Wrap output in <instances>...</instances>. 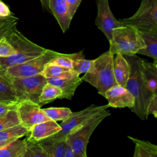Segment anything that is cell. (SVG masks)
Instances as JSON below:
<instances>
[{"mask_svg": "<svg viewBox=\"0 0 157 157\" xmlns=\"http://www.w3.org/2000/svg\"><path fill=\"white\" fill-rule=\"evenodd\" d=\"M63 157H78V156L74 151L71 147L66 142Z\"/></svg>", "mask_w": 157, "mask_h": 157, "instance_id": "cell-36", "label": "cell"}, {"mask_svg": "<svg viewBox=\"0 0 157 157\" xmlns=\"http://www.w3.org/2000/svg\"><path fill=\"white\" fill-rule=\"evenodd\" d=\"M113 56L109 50L103 53L93 59L90 71L81 77L82 81L93 86L103 96L108 89L117 85L113 74Z\"/></svg>", "mask_w": 157, "mask_h": 157, "instance_id": "cell-2", "label": "cell"}, {"mask_svg": "<svg viewBox=\"0 0 157 157\" xmlns=\"http://www.w3.org/2000/svg\"><path fill=\"white\" fill-rule=\"evenodd\" d=\"M69 15L71 19L74 17L82 0H65Z\"/></svg>", "mask_w": 157, "mask_h": 157, "instance_id": "cell-33", "label": "cell"}, {"mask_svg": "<svg viewBox=\"0 0 157 157\" xmlns=\"http://www.w3.org/2000/svg\"><path fill=\"white\" fill-rule=\"evenodd\" d=\"M79 75L72 69H69L59 76L47 78V82L61 89V95L59 99L70 100L74 96L76 89L82 82Z\"/></svg>", "mask_w": 157, "mask_h": 157, "instance_id": "cell-12", "label": "cell"}, {"mask_svg": "<svg viewBox=\"0 0 157 157\" xmlns=\"http://www.w3.org/2000/svg\"><path fill=\"white\" fill-rule=\"evenodd\" d=\"M18 124L20 123L16 109H12L6 115L0 117V131Z\"/></svg>", "mask_w": 157, "mask_h": 157, "instance_id": "cell-26", "label": "cell"}, {"mask_svg": "<svg viewBox=\"0 0 157 157\" xmlns=\"http://www.w3.org/2000/svg\"><path fill=\"white\" fill-rule=\"evenodd\" d=\"M120 21L123 26L139 31L157 28V0H141L139 9L132 16Z\"/></svg>", "mask_w": 157, "mask_h": 157, "instance_id": "cell-6", "label": "cell"}, {"mask_svg": "<svg viewBox=\"0 0 157 157\" xmlns=\"http://www.w3.org/2000/svg\"><path fill=\"white\" fill-rule=\"evenodd\" d=\"M0 98L4 101L18 102L12 78L2 69H0Z\"/></svg>", "mask_w": 157, "mask_h": 157, "instance_id": "cell-19", "label": "cell"}, {"mask_svg": "<svg viewBox=\"0 0 157 157\" xmlns=\"http://www.w3.org/2000/svg\"><path fill=\"white\" fill-rule=\"evenodd\" d=\"M69 69H67L56 64H52L48 63L45 66L41 74L44 75L46 78L55 77L61 75L64 72Z\"/></svg>", "mask_w": 157, "mask_h": 157, "instance_id": "cell-30", "label": "cell"}, {"mask_svg": "<svg viewBox=\"0 0 157 157\" xmlns=\"http://www.w3.org/2000/svg\"><path fill=\"white\" fill-rule=\"evenodd\" d=\"M130 66V74L125 88L134 98V105L131 109L141 120H147V109L151 94L147 89L141 74V58L136 54L123 55Z\"/></svg>", "mask_w": 157, "mask_h": 157, "instance_id": "cell-1", "label": "cell"}, {"mask_svg": "<svg viewBox=\"0 0 157 157\" xmlns=\"http://www.w3.org/2000/svg\"><path fill=\"white\" fill-rule=\"evenodd\" d=\"M29 129L18 124L2 131H0V145L4 146L12 141L26 136Z\"/></svg>", "mask_w": 157, "mask_h": 157, "instance_id": "cell-23", "label": "cell"}, {"mask_svg": "<svg viewBox=\"0 0 157 157\" xmlns=\"http://www.w3.org/2000/svg\"><path fill=\"white\" fill-rule=\"evenodd\" d=\"M128 137L135 144L134 157H156L157 146L151 142L137 138Z\"/></svg>", "mask_w": 157, "mask_h": 157, "instance_id": "cell-22", "label": "cell"}, {"mask_svg": "<svg viewBox=\"0 0 157 157\" xmlns=\"http://www.w3.org/2000/svg\"><path fill=\"white\" fill-rule=\"evenodd\" d=\"M18 18L14 16L0 23V39L7 37L13 31L17 29Z\"/></svg>", "mask_w": 157, "mask_h": 157, "instance_id": "cell-29", "label": "cell"}, {"mask_svg": "<svg viewBox=\"0 0 157 157\" xmlns=\"http://www.w3.org/2000/svg\"><path fill=\"white\" fill-rule=\"evenodd\" d=\"M108 107H109L108 104L103 105H96L92 104L82 110L72 112L67 119L62 121L59 124L61 129L49 137L55 140L66 139L67 135L71 131L87 121L93 115L107 109Z\"/></svg>", "mask_w": 157, "mask_h": 157, "instance_id": "cell-9", "label": "cell"}, {"mask_svg": "<svg viewBox=\"0 0 157 157\" xmlns=\"http://www.w3.org/2000/svg\"><path fill=\"white\" fill-rule=\"evenodd\" d=\"M48 7L63 33H65L69 29L72 20L68 13L65 0H49Z\"/></svg>", "mask_w": 157, "mask_h": 157, "instance_id": "cell-15", "label": "cell"}, {"mask_svg": "<svg viewBox=\"0 0 157 157\" xmlns=\"http://www.w3.org/2000/svg\"><path fill=\"white\" fill-rule=\"evenodd\" d=\"M139 33L144 40L145 47L140 49L137 54L147 56L157 62V28L147 31H139Z\"/></svg>", "mask_w": 157, "mask_h": 157, "instance_id": "cell-17", "label": "cell"}, {"mask_svg": "<svg viewBox=\"0 0 157 157\" xmlns=\"http://www.w3.org/2000/svg\"><path fill=\"white\" fill-rule=\"evenodd\" d=\"M7 39L17 53L8 57H0L2 69L26 62L40 55L47 49L29 40L17 29L13 31Z\"/></svg>", "mask_w": 157, "mask_h": 157, "instance_id": "cell-3", "label": "cell"}, {"mask_svg": "<svg viewBox=\"0 0 157 157\" xmlns=\"http://www.w3.org/2000/svg\"><path fill=\"white\" fill-rule=\"evenodd\" d=\"M0 101H3V100L0 98ZM7 102H8V101H7Z\"/></svg>", "mask_w": 157, "mask_h": 157, "instance_id": "cell-39", "label": "cell"}, {"mask_svg": "<svg viewBox=\"0 0 157 157\" xmlns=\"http://www.w3.org/2000/svg\"><path fill=\"white\" fill-rule=\"evenodd\" d=\"M11 78L18 101L29 100L39 104L42 90L47 82L44 75L39 74L31 77Z\"/></svg>", "mask_w": 157, "mask_h": 157, "instance_id": "cell-8", "label": "cell"}, {"mask_svg": "<svg viewBox=\"0 0 157 157\" xmlns=\"http://www.w3.org/2000/svg\"><path fill=\"white\" fill-rule=\"evenodd\" d=\"M110 115V111L105 109L73 129L67 135L66 141L78 157H86L87 145L91 134L100 123Z\"/></svg>", "mask_w": 157, "mask_h": 157, "instance_id": "cell-5", "label": "cell"}, {"mask_svg": "<svg viewBox=\"0 0 157 157\" xmlns=\"http://www.w3.org/2000/svg\"><path fill=\"white\" fill-rule=\"evenodd\" d=\"M93 62V59H86L85 58H75L73 61L72 69L79 75L85 74L90 71Z\"/></svg>", "mask_w": 157, "mask_h": 157, "instance_id": "cell-28", "label": "cell"}, {"mask_svg": "<svg viewBox=\"0 0 157 157\" xmlns=\"http://www.w3.org/2000/svg\"><path fill=\"white\" fill-rule=\"evenodd\" d=\"M113 74L117 84L125 87L130 74V66L123 55L116 54L113 58Z\"/></svg>", "mask_w": 157, "mask_h": 157, "instance_id": "cell-18", "label": "cell"}, {"mask_svg": "<svg viewBox=\"0 0 157 157\" xmlns=\"http://www.w3.org/2000/svg\"><path fill=\"white\" fill-rule=\"evenodd\" d=\"M61 95V90L58 86L47 82L44 86L39 99V104L41 106L50 103L56 99H59Z\"/></svg>", "mask_w": 157, "mask_h": 157, "instance_id": "cell-24", "label": "cell"}, {"mask_svg": "<svg viewBox=\"0 0 157 157\" xmlns=\"http://www.w3.org/2000/svg\"><path fill=\"white\" fill-rule=\"evenodd\" d=\"M96 5L97 16L95 24L109 41L112 38L113 30L123 25L112 12L109 0H96Z\"/></svg>", "mask_w": 157, "mask_h": 157, "instance_id": "cell-11", "label": "cell"}, {"mask_svg": "<svg viewBox=\"0 0 157 157\" xmlns=\"http://www.w3.org/2000/svg\"><path fill=\"white\" fill-rule=\"evenodd\" d=\"M61 128L56 121L49 120L40 122L30 128L26 138L28 140L39 142L59 132Z\"/></svg>", "mask_w": 157, "mask_h": 157, "instance_id": "cell-14", "label": "cell"}, {"mask_svg": "<svg viewBox=\"0 0 157 157\" xmlns=\"http://www.w3.org/2000/svg\"><path fill=\"white\" fill-rule=\"evenodd\" d=\"M16 110L20 123L29 130L34 125L50 120L40 105L29 100L18 101Z\"/></svg>", "mask_w": 157, "mask_h": 157, "instance_id": "cell-10", "label": "cell"}, {"mask_svg": "<svg viewBox=\"0 0 157 157\" xmlns=\"http://www.w3.org/2000/svg\"><path fill=\"white\" fill-rule=\"evenodd\" d=\"M13 15V13L10 11L9 7L0 0V18H8Z\"/></svg>", "mask_w": 157, "mask_h": 157, "instance_id": "cell-35", "label": "cell"}, {"mask_svg": "<svg viewBox=\"0 0 157 157\" xmlns=\"http://www.w3.org/2000/svg\"><path fill=\"white\" fill-rule=\"evenodd\" d=\"M17 53L6 37L0 39V57H8Z\"/></svg>", "mask_w": 157, "mask_h": 157, "instance_id": "cell-31", "label": "cell"}, {"mask_svg": "<svg viewBox=\"0 0 157 157\" xmlns=\"http://www.w3.org/2000/svg\"><path fill=\"white\" fill-rule=\"evenodd\" d=\"M17 102L0 101V117L6 115L8 112L17 107Z\"/></svg>", "mask_w": 157, "mask_h": 157, "instance_id": "cell-34", "label": "cell"}, {"mask_svg": "<svg viewBox=\"0 0 157 157\" xmlns=\"http://www.w3.org/2000/svg\"><path fill=\"white\" fill-rule=\"evenodd\" d=\"M1 69V64H0V69Z\"/></svg>", "mask_w": 157, "mask_h": 157, "instance_id": "cell-41", "label": "cell"}, {"mask_svg": "<svg viewBox=\"0 0 157 157\" xmlns=\"http://www.w3.org/2000/svg\"><path fill=\"white\" fill-rule=\"evenodd\" d=\"M26 151L24 157H47L39 142L28 140L26 139Z\"/></svg>", "mask_w": 157, "mask_h": 157, "instance_id": "cell-27", "label": "cell"}, {"mask_svg": "<svg viewBox=\"0 0 157 157\" xmlns=\"http://www.w3.org/2000/svg\"><path fill=\"white\" fill-rule=\"evenodd\" d=\"M3 147V146H1V145H0V148H1V147Z\"/></svg>", "mask_w": 157, "mask_h": 157, "instance_id": "cell-40", "label": "cell"}, {"mask_svg": "<svg viewBox=\"0 0 157 157\" xmlns=\"http://www.w3.org/2000/svg\"><path fill=\"white\" fill-rule=\"evenodd\" d=\"M39 1L41 3L43 9L46 10L47 11H50L49 7H48V1L49 0H39Z\"/></svg>", "mask_w": 157, "mask_h": 157, "instance_id": "cell-37", "label": "cell"}, {"mask_svg": "<svg viewBox=\"0 0 157 157\" xmlns=\"http://www.w3.org/2000/svg\"><path fill=\"white\" fill-rule=\"evenodd\" d=\"M147 114H151L155 118H157V93H153L149 101L147 109Z\"/></svg>", "mask_w": 157, "mask_h": 157, "instance_id": "cell-32", "label": "cell"}, {"mask_svg": "<svg viewBox=\"0 0 157 157\" xmlns=\"http://www.w3.org/2000/svg\"><path fill=\"white\" fill-rule=\"evenodd\" d=\"M64 53L46 49L42 54L26 62L10 66L5 69L7 75L12 78H21L41 74L45 66L55 58Z\"/></svg>", "mask_w": 157, "mask_h": 157, "instance_id": "cell-7", "label": "cell"}, {"mask_svg": "<svg viewBox=\"0 0 157 157\" xmlns=\"http://www.w3.org/2000/svg\"><path fill=\"white\" fill-rule=\"evenodd\" d=\"M26 151V139H18L1 147L0 157H24Z\"/></svg>", "mask_w": 157, "mask_h": 157, "instance_id": "cell-21", "label": "cell"}, {"mask_svg": "<svg viewBox=\"0 0 157 157\" xmlns=\"http://www.w3.org/2000/svg\"><path fill=\"white\" fill-rule=\"evenodd\" d=\"M47 157H63L66 145V139L55 140L47 137L39 142Z\"/></svg>", "mask_w": 157, "mask_h": 157, "instance_id": "cell-20", "label": "cell"}, {"mask_svg": "<svg viewBox=\"0 0 157 157\" xmlns=\"http://www.w3.org/2000/svg\"><path fill=\"white\" fill-rule=\"evenodd\" d=\"M15 15H13V16H12V17H8V18H0V23L1 22H2V21H6V20H7V19H9V18H11V17H14Z\"/></svg>", "mask_w": 157, "mask_h": 157, "instance_id": "cell-38", "label": "cell"}, {"mask_svg": "<svg viewBox=\"0 0 157 157\" xmlns=\"http://www.w3.org/2000/svg\"><path fill=\"white\" fill-rule=\"evenodd\" d=\"M141 74L147 89L151 94L156 93L157 62H149L141 58Z\"/></svg>", "mask_w": 157, "mask_h": 157, "instance_id": "cell-16", "label": "cell"}, {"mask_svg": "<svg viewBox=\"0 0 157 157\" xmlns=\"http://www.w3.org/2000/svg\"><path fill=\"white\" fill-rule=\"evenodd\" d=\"M42 110L50 120L55 121L66 120L72 112L67 107H49Z\"/></svg>", "mask_w": 157, "mask_h": 157, "instance_id": "cell-25", "label": "cell"}, {"mask_svg": "<svg viewBox=\"0 0 157 157\" xmlns=\"http://www.w3.org/2000/svg\"><path fill=\"white\" fill-rule=\"evenodd\" d=\"M108 105L113 108L128 107L131 109L134 105V98L128 90L121 85H115L108 89L104 94Z\"/></svg>", "mask_w": 157, "mask_h": 157, "instance_id": "cell-13", "label": "cell"}, {"mask_svg": "<svg viewBox=\"0 0 157 157\" xmlns=\"http://www.w3.org/2000/svg\"><path fill=\"white\" fill-rule=\"evenodd\" d=\"M109 52L112 55H133L145 47V44L139 31L134 28L121 26L115 28L109 40Z\"/></svg>", "mask_w": 157, "mask_h": 157, "instance_id": "cell-4", "label": "cell"}]
</instances>
